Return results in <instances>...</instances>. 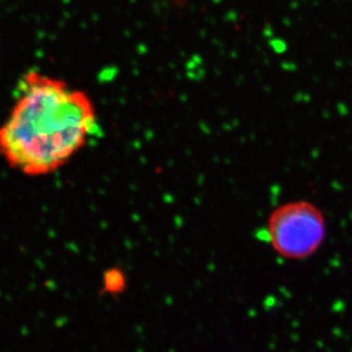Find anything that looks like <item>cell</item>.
I'll list each match as a JSON object with an SVG mask.
<instances>
[{"label": "cell", "mask_w": 352, "mask_h": 352, "mask_svg": "<svg viewBox=\"0 0 352 352\" xmlns=\"http://www.w3.org/2000/svg\"><path fill=\"white\" fill-rule=\"evenodd\" d=\"M102 285L105 294H120L126 287L125 274L119 267H111L105 271Z\"/></svg>", "instance_id": "3"}, {"label": "cell", "mask_w": 352, "mask_h": 352, "mask_svg": "<svg viewBox=\"0 0 352 352\" xmlns=\"http://www.w3.org/2000/svg\"><path fill=\"white\" fill-rule=\"evenodd\" d=\"M98 129L91 96L62 79L30 72L0 127V153L24 175L54 173L87 144Z\"/></svg>", "instance_id": "1"}, {"label": "cell", "mask_w": 352, "mask_h": 352, "mask_svg": "<svg viewBox=\"0 0 352 352\" xmlns=\"http://www.w3.org/2000/svg\"><path fill=\"white\" fill-rule=\"evenodd\" d=\"M267 234L269 244L280 258L305 261L317 254L325 243V213L309 200L281 204L267 217Z\"/></svg>", "instance_id": "2"}]
</instances>
